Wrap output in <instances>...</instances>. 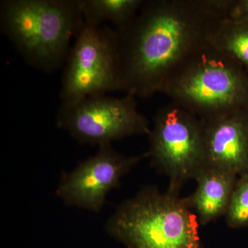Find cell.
Segmentation results:
<instances>
[{"instance_id":"obj_12","label":"cell","mask_w":248,"mask_h":248,"mask_svg":"<svg viewBox=\"0 0 248 248\" xmlns=\"http://www.w3.org/2000/svg\"><path fill=\"white\" fill-rule=\"evenodd\" d=\"M210 43L229 54L248 71V21L225 19L212 36Z\"/></svg>"},{"instance_id":"obj_9","label":"cell","mask_w":248,"mask_h":248,"mask_svg":"<svg viewBox=\"0 0 248 248\" xmlns=\"http://www.w3.org/2000/svg\"><path fill=\"white\" fill-rule=\"evenodd\" d=\"M205 167L239 176L248 166V110H238L202 120Z\"/></svg>"},{"instance_id":"obj_8","label":"cell","mask_w":248,"mask_h":248,"mask_svg":"<svg viewBox=\"0 0 248 248\" xmlns=\"http://www.w3.org/2000/svg\"><path fill=\"white\" fill-rule=\"evenodd\" d=\"M145 158L147 153L125 156L112 144L103 145L71 172H63L55 194L66 206L100 213L109 192L119 188L122 178Z\"/></svg>"},{"instance_id":"obj_3","label":"cell","mask_w":248,"mask_h":248,"mask_svg":"<svg viewBox=\"0 0 248 248\" xmlns=\"http://www.w3.org/2000/svg\"><path fill=\"white\" fill-rule=\"evenodd\" d=\"M199 226L186 197L148 186L117 207L105 229L128 248H203Z\"/></svg>"},{"instance_id":"obj_11","label":"cell","mask_w":248,"mask_h":248,"mask_svg":"<svg viewBox=\"0 0 248 248\" xmlns=\"http://www.w3.org/2000/svg\"><path fill=\"white\" fill-rule=\"evenodd\" d=\"M145 0H81L85 22L102 26L112 23L120 29L133 20Z\"/></svg>"},{"instance_id":"obj_10","label":"cell","mask_w":248,"mask_h":248,"mask_svg":"<svg viewBox=\"0 0 248 248\" xmlns=\"http://www.w3.org/2000/svg\"><path fill=\"white\" fill-rule=\"evenodd\" d=\"M238 177L210 167L203 168L197 174L196 190L186 198L200 224L205 226L226 215Z\"/></svg>"},{"instance_id":"obj_1","label":"cell","mask_w":248,"mask_h":248,"mask_svg":"<svg viewBox=\"0 0 248 248\" xmlns=\"http://www.w3.org/2000/svg\"><path fill=\"white\" fill-rule=\"evenodd\" d=\"M228 0H145L131 22L115 29L121 91L135 97L161 93L183 62L210 43L226 19Z\"/></svg>"},{"instance_id":"obj_2","label":"cell","mask_w":248,"mask_h":248,"mask_svg":"<svg viewBox=\"0 0 248 248\" xmlns=\"http://www.w3.org/2000/svg\"><path fill=\"white\" fill-rule=\"evenodd\" d=\"M85 21L81 0H4L1 31L24 61L45 73L66 63Z\"/></svg>"},{"instance_id":"obj_13","label":"cell","mask_w":248,"mask_h":248,"mask_svg":"<svg viewBox=\"0 0 248 248\" xmlns=\"http://www.w3.org/2000/svg\"><path fill=\"white\" fill-rule=\"evenodd\" d=\"M225 217L233 229L248 226V172L238 177Z\"/></svg>"},{"instance_id":"obj_15","label":"cell","mask_w":248,"mask_h":248,"mask_svg":"<svg viewBox=\"0 0 248 248\" xmlns=\"http://www.w3.org/2000/svg\"><path fill=\"white\" fill-rule=\"evenodd\" d=\"M246 172H248V166H247V170H246Z\"/></svg>"},{"instance_id":"obj_4","label":"cell","mask_w":248,"mask_h":248,"mask_svg":"<svg viewBox=\"0 0 248 248\" xmlns=\"http://www.w3.org/2000/svg\"><path fill=\"white\" fill-rule=\"evenodd\" d=\"M229 54L204 46L183 62L161 93L201 120L248 110V76Z\"/></svg>"},{"instance_id":"obj_5","label":"cell","mask_w":248,"mask_h":248,"mask_svg":"<svg viewBox=\"0 0 248 248\" xmlns=\"http://www.w3.org/2000/svg\"><path fill=\"white\" fill-rule=\"evenodd\" d=\"M148 136L152 166L169 177L168 192L179 195L205 167L203 122L171 102L156 111Z\"/></svg>"},{"instance_id":"obj_6","label":"cell","mask_w":248,"mask_h":248,"mask_svg":"<svg viewBox=\"0 0 248 248\" xmlns=\"http://www.w3.org/2000/svg\"><path fill=\"white\" fill-rule=\"evenodd\" d=\"M65 63L60 94L62 103L121 91L115 29L84 22Z\"/></svg>"},{"instance_id":"obj_14","label":"cell","mask_w":248,"mask_h":248,"mask_svg":"<svg viewBox=\"0 0 248 248\" xmlns=\"http://www.w3.org/2000/svg\"><path fill=\"white\" fill-rule=\"evenodd\" d=\"M226 19L233 22L248 21V0H228Z\"/></svg>"},{"instance_id":"obj_7","label":"cell","mask_w":248,"mask_h":248,"mask_svg":"<svg viewBox=\"0 0 248 248\" xmlns=\"http://www.w3.org/2000/svg\"><path fill=\"white\" fill-rule=\"evenodd\" d=\"M58 128L79 143L101 146L138 135H149V122L138 110L136 97L94 96L62 103L56 116Z\"/></svg>"}]
</instances>
